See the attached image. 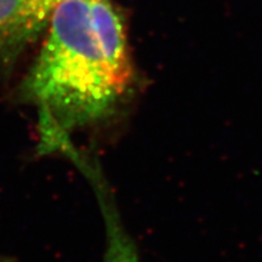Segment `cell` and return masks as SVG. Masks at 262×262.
<instances>
[{
  "label": "cell",
  "mask_w": 262,
  "mask_h": 262,
  "mask_svg": "<svg viewBox=\"0 0 262 262\" xmlns=\"http://www.w3.org/2000/svg\"><path fill=\"white\" fill-rule=\"evenodd\" d=\"M58 0H0V61L11 58L48 27Z\"/></svg>",
  "instance_id": "cell-2"
},
{
  "label": "cell",
  "mask_w": 262,
  "mask_h": 262,
  "mask_svg": "<svg viewBox=\"0 0 262 262\" xmlns=\"http://www.w3.org/2000/svg\"><path fill=\"white\" fill-rule=\"evenodd\" d=\"M134 85L123 21L111 0H58L22 85L40 143L112 118Z\"/></svg>",
  "instance_id": "cell-1"
},
{
  "label": "cell",
  "mask_w": 262,
  "mask_h": 262,
  "mask_svg": "<svg viewBox=\"0 0 262 262\" xmlns=\"http://www.w3.org/2000/svg\"><path fill=\"white\" fill-rule=\"evenodd\" d=\"M80 171L89 180L96 195L106 233V250L103 262H139V256L133 239L126 233L118 214L112 193L106 185L102 172L93 160H84L79 165Z\"/></svg>",
  "instance_id": "cell-3"
}]
</instances>
